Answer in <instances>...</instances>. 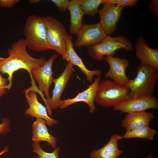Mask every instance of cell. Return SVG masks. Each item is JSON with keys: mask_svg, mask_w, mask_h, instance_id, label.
Instances as JSON below:
<instances>
[{"mask_svg": "<svg viewBox=\"0 0 158 158\" xmlns=\"http://www.w3.org/2000/svg\"><path fill=\"white\" fill-rule=\"evenodd\" d=\"M25 39H21L11 44L8 49V56L0 60V73L1 74H7L9 83L8 89L12 86L13 73L19 70H26L30 74L34 68L39 67L47 61L44 58H34L27 52Z\"/></svg>", "mask_w": 158, "mask_h": 158, "instance_id": "1", "label": "cell"}, {"mask_svg": "<svg viewBox=\"0 0 158 158\" xmlns=\"http://www.w3.org/2000/svg\"><path fill=\"white\" fill-rule=\"evenodd\" d=\"M24 31L26 46L37 51L51 50L48 43L44 17L32 15L26 20Z\"/></svg>", "mask_w": 158, "mask_h": 158, "instance_id": "2", "label": "cell"}, {"mask_svg": "<svg viewBox=\"0 0 158 158\" xmlns=\"http://www.w3.org/2000/svg\"><path fill=\"white\" fill-rule=\"evenodd\" d=\"M158 79V71L153 67L140 64L135 77L126 85L130 89V98L152 95Z\"/></svg>", "mask_w": 158, "mask_h": 158, "instance_id": "3", "label": "cell"}, {"mask_svg": "<svg viewBox=\"0 0 158 158\" xmlns=\"http://www.w3.org/2000/svg\"><path fill=\"white\" fill-rule=\"evenodd\" d=\"M130 90L126 85L113 80H100L99 83L95 102L104 107H113L130 99Z\"/></svg>", "mask_w": 158, "mask_h": 158, "instance_id": "4", "label": "cell"}, {"mask_svg": "<svg viewBox=\"0 0 158 158\" xmlns=\"http://www.w3.org/2000/svg\"><path fill=\"white\" fill-rule=\"evenodd\" d=\"M121 49L132 51L133 43L124 36L111 37L107 35L99 44L88 47L87 51L91 58L101 61L104 59L105 56H113L116 51Z\"/></svg>", "mask_w": 158, "mask_h": 158, "instance_id": "5", "label": "cell"}, {"mask_svg": "<svg viewBox=\"0 0 158 158\" xmlns=\"http://www.w3.org/2000/svg\"><path fill=\"white\" fill-rule=\"evenodd\" d=\"M48 43L53 50L63 58L67 51L66 40L68 35L63 25L56 19L50 16L44 17Z\"/></svg>", "mask_w": 158, "mask_h": 158, "instance_id": "6", "label": "cell"}, {"mask_svg": "<svg viewBox=\"0 0 158 158\" xmlns=\"http://www.w3.org/2000/svg\"><path fill=\"white\" fill-rule=\"evenodd\" d=\"M73 65L67 61L66 66L60 75L53 79L54 87L52 90V96L45 98L46 107L49 115H52L51 109L59 108L62 100L61 95L73 72Z\"/></svg>", "mask_w": 158, "mask_h": 158, "instance_id": "7", "label": "cell"}, {"mask_svg": "<svg viewBox=\"0 0 158 158\" xmlns=\"http://www.w3.org/2000/svg\"><path fill=\"white\" fill-rule=\"evenodd\" d=\"M57 57V54L52 55L42 66L34 68L31 71L30 74L38 84V90H35L40 93L41 97L44 96L43 92L46 98L50 97L49 89L52 85L54 79L52 66Z\"/></svg>", "mask_w": 158, "mask_h": 158, "instance_id": "8", "label": "cell"}, {"mask_svg": "<svg viewBox=\"0 0 158 158\" xmlns=\"http://www.w3.org/2000/svg\"><path fill=\"white\" fill-rule=\"evenodd\" d=\"M74 46L89 47L100 43L107 35L100 23L92 24H83L76 34Z\"/></svg>", "mask_w": 158, "mask_h": 158, "instance_id": "9", "label": "cell"}, {"mask_svg": "<svg viewBox=\"0 0 158 158\" xmlns=\"http://www.w3.org/2000/svg\"><path fill=\"white\" fill-rule=\"evenodd\" d=\"M158 108V99L153 95L130 98L113 107L114 111H119L120 113L127 114Z\"/></svg>", "mask_w": 158, "mask_h": 158, "instance_id": "10", "label": "cell"}, {"mask_svg": "<svg viewBox=\"0 0 158 158\" xmlns=\"http://www.w3.org/2000/svg\"><path fill=\"white\" fill-rule=\"evenodd\" d=\"M23 92L25 94L26 100L29 106L25 112V114L37 119H43L45 120L46 124L49 126L58 123L57 120L49 116L46 107L38 101L37 92L33 86L25 90Z\"/></svg>", "mask_w": 158, "mask_h": 158, "instance_id": "11", "label": "cell"}, {"mask_svg": "<svg viewBox=\"0 0 158 158\" xmlns=\"http://www.w3.org/2000/svg\"><path fill=\"white\" fill-rule=\"evenodd\" d=\"M123 8L104 3L98 13L100 21L107 35L110 36L117 29L118 23Z\"/></svg>", "mask_w": 158, "mask_h": 158, "instance_id": "12", "label": "cell"}, {"mask_svg": "<svg viewBox=\"0 0 158 158\" xmlns=\"http://www.w3.org/2000/svg\"><path fill=\"white\" fill-rule=\"evenodd\" d=\"M104 59L109 66V71L105 74V78H110L120 85H126L130 79L126 73V70L129 66V61L117 56H107L104 57Z\"/></svg>", "mask_w": 158, "mask_h": 158, "instance_id": "13", "label": "cell"}, {"mask_svg": "<svg viewBox=\"0 0 158 158\" xmlns=\"http://www.w3.org/2000/svg\"><path fill=\"white\" fill-rule=\"evenodd\" d=\"M101 79V76L95 78L86 89L78 93L74 97L62 100L59 108L63 109L75 103L83 102L89 106L90 112L93 113L96 109L95 100Z\"/></svg>", "mask_w": 158, "mask_h": 158, "instance_id": "14", "label": "cell"}, {"mask_svg": "<svg viewBox=\"0 0 158 158\" xmlns=\"http://www.w3.org/2000/svg\"><path fill=\"white\" fill-rule=\"evenodd\" d=\"M67 51L65 56L62 58L63 60H66L73 66L78 67L86 76V80L91 84L93 82L94 76H101L102 73L100 69L90 70L87 69L82 60L78 55L73 48L72 36L69 35L66 40Z\"/></svg>", "mask_w": 158, "mask_h": 158, "instance_id": "15", "label": "cell"}, {"mask_svg": "<svg viewBox=\"0 0 158 158\" xmlns=\"http://www.w3.org/2000/svg\"><path fill=\"white\" fill-rule=\"evenodd\" d=\"M135 55L141 64L152 66L158 71V49L149 47L142 35L136 41L135 46Z\"/></svg>", "mask_w": 158, "mask_h": 158, "instance_id": "16", "label": "cell"}, {"mask_svg": "<svg viewBox=\"0 0 158 158\" xmlns=\"http://www.w3.org/2000/svg\"><path fill=\"white\" fill-rule=\"evenodd\" d=\"M154 117L153 112L143 111L128 113L121 121V126L126 131H130L149 125Z\"/></svg>", "mask_w": 158, "mask_h": 158, "instance_id": "17", "label": "cell"}, {"mask_svg": "<svg viewBox=\"0 0 158 158\" xmlns=\"http://www.w3.org/2000/svg\"><path fill=\"white\" fill-rule=\"evenodd\" d=\"M120 135H112L107 143L101 148L94 150L90 153V158H116L123 152L118 147Z\"/></svg>", "mask_w": 158, "mask_h": 158, "instance_id": "18", "label": "cell"}, {"mask_svg": "<svg viewBox=\"0 0 158 158\" xmlns=\"http://www.w3.org/2000/svg\"><path fill=\"white\" fill-rule=\"evenodd\" d=\"M45 120L37 118L32 125L33 128L32 140L34 142L47 141L54 149L56 148V138L49 132Z\"/></svg>", "mask_w": 158, "mask_h": 158, "instance_id": "19", "label": "cell"}, {"mask_svg": "<svg viewBox=\"0 0 158 158\" xmlns=\"http://www.w3.org/2000/svg\"><path fill=\"white\" fill-rule=\"evenodd\" d=\"M68 10L71 16L69 32L71 34H76L83 24L82 19L85 15L80 7L79 0H70Z\"/></svg>", "mask_w": 158, "mask_h": 158, "instance_id": "20", "label": "cell"}, {"mask_svg": "<svg viewBox=\"0 0 158 158\" xmlns=\"http://www.w3.org/2000/svg\"><path fill=\"white\" fill-rule=\"evenodd\" d=\"M158 132L156 130L151 128L149 125H147L138 129L126 131L123 135H119V138L120 140L122 139L140 138L152 141L154 140L155 135Z\"/></svg>", "mask_w": 158, "mask_h": 158, "instance_id": "21", "label": "cell"}, {"mask_svg": "<svg viewBox=\"0 0 158 158\" xmlns=\"http://www.w3.org/2000/svg\"><path fill=\"white\" fill-rule=\"evenodd\" d=\"M79 1L85 14L92 17L98 13L99 7L104 3V0H79Z\"/></svg>", "mask_w": 158, "mask_h": 158, "instance_id": "22", "label": "cell"}, {"mask_svg": "<svg viewBox=\"0 0 158 158\" xmlns=\"http://www.w3.org/2000/svg\"><path fill=\"white\" fill-rule=\"evenodd\" d=\"M32 147V151L37 154L34 158H59V154L61 151L59 147H56L51 153L44 151L40 147L39 142H34Z\"/></svg>", "mask_w": 158, "mask_h": 158, "instance_id": "23", "label": "cell"}, {"mask_svg": "<svg viewBox=\"0 0 158 158\" xmlns=\"http://www.w3.org/2000/svg\"><path fill=\"white\" fill-rule=\"evenodd\" d=\"M104 3L116 5L119 7L129 6L132 7L135 5L139 1L138 0H104Z\"/></svg>", "mask_w": 158, "mask_h": 158, "instance_id": "24", "label": "cell"}, {"mask_svg": "<svg viewBox=\"0 0 158 158\" xmlns=\"http://www.w3.org/2000/svg\"><path fill=\"white\" fill-rule=\"evenodd\" d=\"M59 11L65 12L68 10L70 0H51Z\"/></svg>", "mask_w": 158, "mask_h": 158, "instance_id": "25", "label": "cell"}, {"mask_svg": "<svg viewBox=\"0 0 158 158\" xmlns=\"http://www.w3.org/2000/svg\"><path fill=\"white\" fill-rule=\"evenodd\" d=\"M2 120V122L0 124V133L4 135L10 131V122L9 119L7 118L3 119Z\"/></svg>", "mask_w": 158, "mask_h": 158, "instance_id": "26", "label": "cell"}, {"mask_svg": "<svg viewBox=\"0 0 158 158\" xmlns=\"http://www.w3.org/2000/svg\"><path fill=\"white\" fill-rule=\"evenodd\" d=\"M8 82L7 78H3L0 73V98L6 93V90L8 89Z\"/></svg>", "mask_w": 158, "mask_h": 158, "instance_id": "27", "label": "cell"}, {"mask_svg": "<svg viewBox=\"0 0 158 158\" xmlns=\"http://www.w3.org/2000/svg\"><path fill=\"white\" fill-rule=\"evenodd\" d=\"M148 8L153 16L156 19L158 18V0H151L148 4Z\"/></svg>", "mask_w": 158, "mask_h": 158, "instance_id": "28", "label": "cell"}, {"mask_svg": "<svg viewBox=\"0 0 158 158\" xmlns=\"http://www.w3.org/2000/svg\"><path fill=\"white\" fill-rule=\"evenodd\" d=\"M19 1V0H0V6L2 8H11Z\"/></svg>", "mask_w": 158, "mask_h": 158, "instance_id": "29", "label": "cell"}, {"mask_svg": "<svg viewBox=\"0 0 158 158\" xmlns=\"http://www.w3.org/2000/svg\"><path fill=\"white\" fill-rule=\"evenodd\" d=\"M8 151V147H5L3 150L0 152V156L4 153L7 152Z\"/></svg>", "mask_w": 158, "mask_h": 158, "instance_id": "30", "label": "cell"}, {"mask_svg": "<svg viewBox=\"0 0 158 158\" xmlns=\"http://www.w3.org/2000/svg\"><path fill=\"white\" fill-rule=\"evenodd\" d=\"M40 1V0H30L29 2L31 4H34L38 3Z\"/></svg>", "mask_w": 158, "mask_h": 158, "instance_id": "31", "label": "cell"}, {"mask_svg": "<svg viewBox=\"0 0 158 158\" xmlns=\"http://www.w3.org/2000/svg\"><path fill=\"white\" fill-rule=\"evenodd\" d=\"M145 158H154V157L152 155L151 153H150Z\"/></svg>", "mask_w": 158, "mask_h": 158, "instance_id": "32", "label": "cell"}]
</instances>
